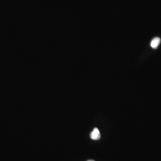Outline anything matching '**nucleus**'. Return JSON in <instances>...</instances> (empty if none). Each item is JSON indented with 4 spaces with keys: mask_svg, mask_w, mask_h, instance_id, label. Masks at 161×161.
<instances>
[{
    "mask_svg": "<svg viewBox=\"0 0 161 161\" xmlns=\"http://www.w3.org/2000/svg\"><path fill=\"white\" fill-rule=\"evenodd\" d=\"M90 137L94 140H98L101 138L100 132L97 128H95L90 133Z\"/></svg>",
    "mask_w": 161,
    "mask_h": 161,
    "instance_id": "1",
    "label": "nucleus"
},
{
    "mask_svg": "<svg viewBox=\"0 0 161 161\" xmlns=\"http://www.w3.org/2000/svg\"><path fill=\"white\" fill-rule=\"evenodd\" d=\"M161 40L158 37L153 38L151 43V46L153 49H156L160 44Z\"/></svg>",
    "mask_w": 161,
    "mask_h": 161,
    "instance_id": "2",
    "label": "nucleus"
},
{
    "mask_svg": "<svg viewBox=\"0 0 161 161\" xmlns=\"http://www.w3.org/2000/svg\"><path fill=\"white\" fill-rule=\"evenodd\" d=\"M94 161V160H88V161Z\"/></svg>",
    "mask_w": 161,
    "mask_h": 161,
    "instance_id": "3",
    "label": "nucleus"
}]
</instances>
